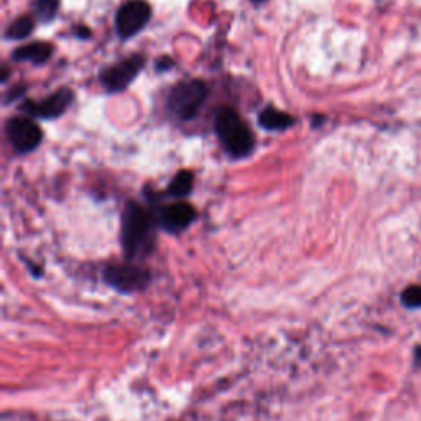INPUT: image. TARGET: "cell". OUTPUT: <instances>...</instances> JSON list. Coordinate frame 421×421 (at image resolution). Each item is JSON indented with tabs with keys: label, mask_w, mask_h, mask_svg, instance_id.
Wrapping results in <instances>:
<instances>
[{
	"label": "cell",
	"mask_w": 421,
	"mask_h": 421,
	"mask_svg": "<svg viewBox=\"0 0 421 421\" xmlns=\"http://www.w3.org/2000/svg\"><path fill=\"white\" fill-rule=\"evenodd\" d=\"M214 130L226 152L234 158H244L256 147V135L239 112L232 107H221L214 118Z\"/></svg>",
	"instance_id": "cell-1"
},
{
	"label": "cell",
	"mask_w": 421,
	"mask_h": 421,
	"mask_svg": "<svg viewBox=\"0 0 421 421\" xmlns=\"http://www.w3.org/2000/svg\"><path fill=\"white\" fill-rule=\"evenodd\" d=\"M153 227H155V222L147 209L135 203L127 204L124 216H122L120 235L127 256H143L152 249L153 239H155Z\"/></svg>",
	"instance_id": "cell-2"
},
{
	"label": "cell",
	"mask_w": 421,
	"mask_h": 421,
	"mask_svg": "<svg viewBox=\"0 0 421 421\" xmlns=\"http://www.w3.org/2000/svg\"><path fill=\"white\" fill-rule=\"evenodd\" d=\"M209 96V87L201 79H188L171 87L166 105L179 120H192Z\"/></svg>",
	"instance_id": "cell-3"
},
{
	"label": "cell",
	"mask_w": 421,
	"mask_h": 421,
	"mask_svg": "<svg viewBox=\"0 0 421 421\" xmlns=\"http://www.w3.org/2000/svg\"><path fill=\"white\" fill-rule=\"evenodd\" d=\"M145 63H147V60H145L143 55L138 53V55H132L129 58L118 61L116 64L107 66V68L100 69L99 73L100 84L105 87V91L111 92V94L124 91L134 82V79L138 76Z\"/></svg>",
	"instance_id": "cell-4"
},
{
	"label": "cell",
	"mask_w": 421,
	"mask_h": 421,
	"mask_svg": "<svg viewBox=\"0 0 421 421\" xmlns=\"http://www.w3.org/2000/svg\"><path fill=\"white\" fill-rule=\"evenodd\" d=\"M6 134L17 153H30L43 140V132L30 116L10 117L6 124Z\"/></svg>",
	"instance_id": "cell-5"
},
{
	"label": "cell",
	"mask_w": 421,
	"mask_h": 421,
	"mask_svg": "<svg viewBox=\"0 0 421 421\" xmlns=\"http://www.w3.org/2000/svg\"><path fill=\"white\" fill-rule=\"evenodd\" d=\"M152 7L147 0H127L116 13V30L122 39L142 32L150 21Z\"/></svg>",
	"instance_id": "cell-6"
},
{
	"label": "cell",
	"mask_w": 421,
	"mask_h": 421,
	"mask_svg": "<svg viewBox=\"0 0 421 421\" xmlns=\"http://www.w3.org/2000/svg\"><path fill=\"white\" fill-rule=\"evenodd\" d=\"M74 100V92L69 87H60L53 94L42 100H26L20 105V111L33 118H58L68 111Z\"/></svg>",
	"instance_id": "cell-7"
},
{
	"label": "cell",
	"mask_w": 421,
	"mask_h": 421,
	"mask_svg": "<svg viewBox=\"0 0 421 421\" xmlns=\"http://www.w3.org/2000/svg\"><path fill=\"white\" fill-rule=\"evenodd\" d=\"M195 208H192L191 204L183 203V201L166 204L160 209V213H158V222L168 232H178L186 229V227L195 221Z\"/></svg>",
	"instance_id": "cell-8"
},
{
	"label": "cell",
	"mask_w": 421,
	"mask_h": 421,
	"mask_svg": "<svg viewBox=\"0 0 421 421\" xmlns=\"http://www.w3.org/2000/svg\"><path fill=\"white\" fill-rule=\"evenodd\" d=\"M107 282L120 292H135L143 288L148 282V274L134 265H118L112 267L105 274Z\"/></svg>",
	"instance_id": "cell-9"
},
{
	"label": "cell",
	"mask_w": 421,
	"mask_h": 421,
	"mask_svg": "<svg viewBox=\"0 0 421 421\" xmlns=\"http://www.w3.org/2000/svg\"><path fill=\"white\" fill-rule=\"evenodd\" d=\"M53 55V45L45 42H35L12 51V60L17 63H32L35 66L45 64Z\"/></svg>",
	"instance_id": "cell-10"
},
{
	"label": "cell",
	"mask_w": 421,
	"mask_h": 421,
	"mask_svg": "<svg viewBox=\"0 0 421 421\" xmlns=\"http://www.w3.org/2000/svg\"><path fill=\"white\" fill-rule=\"evenodd\" d=\"M258 124L265 130L282 132L295 124V118H293V116H289V114L280 111V109L267 107L258 114Z\"/></svg>",
	"instance_id": "cell-11"
},
{
	"label": "cell",
	"mask_w": 421,
	"mask_h": 421,
	"mask_svg": "<svg viewBox=\"0 0 421 421\" xmlns=\"http://www.w3.org/2000/svg\"><path fill=\"white\" fill-rule=\"evenodd\" d=\"M35 25H37V19L33 15H21L7 26L3 37L6 39H25L33 33Z\"/></svg>",
	"instance_id": "cell-12"
},
{
	"label": "cell",
	"mask_w": 421,
	"mask_h": 421,
	"mask_svg": "<svg viewBox=\"0 0 421 421\" xmlns=\"http://www.w3.org/2000/svg\"><path fill=\"white\" fill-rule=\"evenodd\" d=\"M60 10V0H35L32 3L33 17L42 25L51 24Z\"/></svg>",
	"instance_id": "cell-13"
},
{
	"label": "cell",
	"mask_w": 421,
	"mask_h": 421,
	"mask_svg": "<svg viewBox=\"0 0 421 421\" xmlns=\"http://www.w3.org/2000/svg\"><path fill=\"white\" fill-rule=\"evenodd\" d=\"M191 188H192V174L190 173V171L183 170V171H179L177 177H174L173 181H171L168 192L171 196L183 197L191 191Z\"/></svg>",
	"instance_id": "cell-14"
},
{
	"label": "cell",
	"mask_w": 421,
	"mask_h": 421,
	"mask_svg": "<svg viewBox=\"0 0 421 421\" xmlns=\"http://www.w3.org/2000/svg\"><path fill=\"white\" fill-rule=\"evenodd\" d=\"M403 300H405L406 305L410 306H420L421 305V287H413L410 289H406L403 293Z\"/></svg>",
	"instance_id": "cell-15"
},
{
	"label": "cell",
	"mask_w": 421,
	"mask_h": 421,
	"mask_svg": "<svg viewBox=\"0 0 421 421\" xmlns=\"http://www.w3.org/2000/svg\"><path fill=\"white\" fill-rule=\"evenodd\" d=\"M173 60L170 58V56H161L160 60H156L155 63V69L158 73H163V71H170L171 68H173Z\"/></svg>",
	"instance_id": "cell-16"
},
{
	"label": "cell",
	"mask_w": 421,
	"mask_h": 421,
	"mask_svg": "<svg viewBox=\"0 0 421 421\" xmlns=\"http://www.w3.org/2000/svg\"><path fill=\"white\" fill-rule=\"evenodd\" d=\"M26 91V87L25 86H19V87H15V89H12L8 91V94H7V98H6V100H3V102L6 104H8L10 102V100H13V99H17V98H20L21 94H24V92Z\"/></svg>",
	"instance_id": "cell-17"
},
{
	"label": "cell",
	"mask_w": 421,
	"mask_h": 421,
	"mask_svg": "<svg viewBox=\"0 0 421 421\" xmlns=\"http://www.w3.org/2000/svg\"><path fill=\"white\" fill-rule=\"evenodd\" d=\"M74 35H76V37L81 38V39H87V38L91 37V30L86 28V26H78L76 32H74Z\"/></svg>",
	"instance_id": "cell-18"
},
{
	"label": "cell",
	"mask_w": 421,
	"mask_h": 421,
	"mask_svg": "<svg viewBox=\"0 0 421 421\" xmlns=\"http://www.w3.org/2000/svg\"><path fill=\"white\" fill-rule=\"evenodd\" d=\"M250 2H253V3H262V2H265V0H250Z\"/></svg>",
	"instance_id": "cell-19"
}]
</instances>
